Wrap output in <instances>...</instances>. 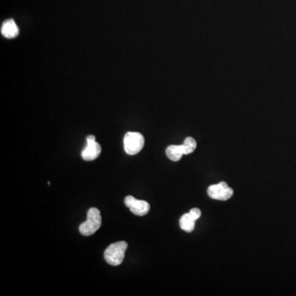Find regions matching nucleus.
I'll return each mask as SVG.
<instances>
[{"mask_svg": "<svg viewBox=\"0 0 296 296\" xmlns=\"http://www.w3.org/2000/svg\"><path fill=\"white\" fill-rule=\"evenodd\" d=\"M128 244L125 241H120L112 244L104 253V258L107 263L111 266H119L125 259V251Z\"/></svg>", "mask_w": 296, "mask_h": 296, "instance_id": "f257e3e1", "label": "nucleus"}, {"mask_svg": "<svg viewBox=\"0 0 296 296\" xmlns=\"http://www.w3.org/2000/svg\"><path fill=\"white\" fill-rule=\"evenodd\" d=\"M101 222V212L96 208H92L88 211L86 221L80 225V233L84 236L92 235L100 229Z\"/></svg>", "mask_w": 296, "mask_h": 296, "instance_id": "f03ea898", "label": "nucleus"}, {"mask_svg": "<svg viewBox=\"0 0 296 296\" xmlns=\"http://www.w3.org/2000/svg\"><path fill=\"white\" fill-rule=\"evenodd\" d=\"M145 139L143 136L137 132H129L124 137V147L125 153L130 156L137 154L142 150Z\"/></svg>", "mask_w": 296, "mask_h": 296, "instance_id": "7ed1b4c3", "label": "nucleus"}, {"mask_svg": "<svg viewBox=\"0 0 296 296\" xmlns=\"http://www.w3.org/2000/svg\"><path fill=\"white\" fill-rule=\"evenodd\" d=\"M208 194L213 199L218 201H227L234 194V190L225 182L211 185L208 189Z\"/></svg>", "mask_w": 296, "mask_h": 296, "instance_id": "20e7f679", "label": "nucleus"}, {"mask_svg": "<svg viewBox=\"0 0 296 296\" xmlns=\"http://www.w3.org/2000/svg\"><path fill=\"white\" fill-rule=\"evenodd\" d=\"M125 204L133 214L139 217L145 216L150 211V204L144 200L136 199L133 196H127L125 197Z\"/></svg>", "mask_w": 296, "mask_h": 296, "instance_id": "39448f33", "label": "nucleus"}, {"mask_svg": "<svg viewBox=\"0 0 296 296\" xmlns=\"http://www.w3.org/2000/svg\"><path fill=\"white\" fill-rule=\"evenodd\" d=\"M86 148L82 151V157L84 161H92L97 159L101 155V146L98 142H86Z\"/></svg>", "mask_w": 296, "mask_h": 296, "instance_id": "423d86ee", "label": "nucleus"}, {"mask_svg": "<svg viewBox=\"0 0 296 296\" xmlns=\"http://www.w3.org/2000/svg\"><path fill=\"white\" fill-rule=\"evenodd\" d=\"M1 33L7 39H13L17 37L19 33V29L13 19H9L3 23Z\"/></svg>", "mask_w": 296, "mask_h": 296, "instance_id": "0eeeda50", "label": "nucleus"}, {"mask_svg": "<svg viewBox=\"0 0 296 296\" xmlns=\"http://www.w3.org/2000/svg\"><path fill=\"white\" fill-rule=\"evenodd\" d=\"M166 156L172 161H179L185 155L182 145H170L165 151Z\"/></svg>", "mask_w": 296, "mask_h": 296, "instance_id": "6e6552de", "label": "nucleus"}, {"mask_svg": "<svg viewBox=\"0 0 296 296\" xmlns=\"http://www.w3.org/2000/svg\"><path fill=\"white\" fill-rule=\"evenodd\" d=\"M195 221L196 220L193 219L191 215L189 213H186V214L183 215L182 217H181L180 225H181V228L183 230L190 233V232L193 231L194 228H195Z\"/></svg>", "mask_w": 296, "mask_h": 296, "instance_id": "1a4fd4ad", "label": "nucleus"}, {"mask_svg": "<svg viewBox=\"0 0 296 296\" xmlns=\"http://www.w3.org/2000/svg\"><path fill=\"white\" fill-rule=\"evenodd\" d=\"M182 146L185 155L191 154L197 148V142L193 137H188L185 138V142L182 144Z\"/></svg>", "mask_w": 296, "mask_h": 296, "instance_id": "9d476101", "label": "nucleus"}, {"mask_svg": "<svg viewBox=\"0 0 296 296\" xmlns=\"http://www.w3.org/2000/svg\"><path fill=\"white\" fill-rule=\"evenodd\" d=\"M189 213L191 215V217H193V219H195L196 221H197V219H199L201 215H202V213H201L200 209H196V208L191 209Z\"/></svg>", "mask_w": 296, "mask_h": 296, "instance_id": "9b49d317", "label": "nucleus"}, {"mask_svg": "<svg viewBox=\"0 0 296 296\" xmlns=\"http://www.w3.org/2000/svg\"><path fill=\"white\" fill-rule=\"evenodd\" d=\"M96 141V137L93 135H89L86 137V142H95Z\"/></svg>", "mask_w": 296, "mask_h": 296, "instance_id": "f8f14e48", "label": "nucleus"}]
</instances>
